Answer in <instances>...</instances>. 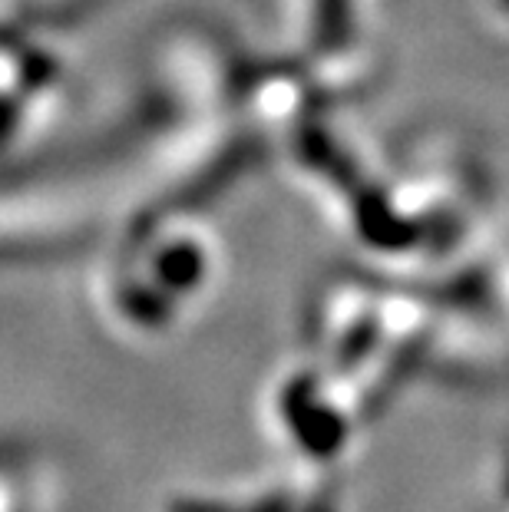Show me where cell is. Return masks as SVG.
<instances>
[{
	"label": "cell",
	"instance_id": "obj_1",
	"mask_svg": "<svg viewBox=\"0 0 509 512\" xmlns=\"http://www.w3.org/2000/svg\"><path fill=\"white\" fill-rule=\"evenodd\" d=\"M0 512H43L40 466L20 443L0 440Z\"/></svg>",
	"mask_w": 509,
	"mask_h": 512
}]
</instances>
